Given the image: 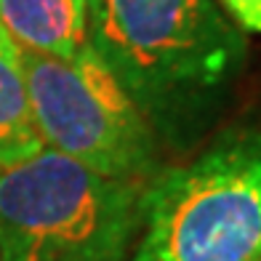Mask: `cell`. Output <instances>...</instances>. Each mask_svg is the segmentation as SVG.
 Masks as SVG:
<instances>
[{
	"instance_id": "6da1fadb",
	"label": "cell",
	"mask_w": 261,
	"mask_h": 261,
	"mask_svg": "<svg viewBox=\"0 0 261 261\" xmlns=\"http://www.w3.org/2000/svg\"><path fill=\"white\" fill-rule=\"evenodd\" d=\"M88 45L176 149L211 128L248 56L216 0H88Z\"/></svg>"
},
{
	"instance_id": "7a4b0ae2",
	"label": "cell",
	"mask_w": 261,
	"mask_h": 261,
	"mask_svg": "<svg viewBox=\"0 0 261 261\" xmlns=\"http://www.w3.org/2000/svg\"><path fill=\"white\" fill-rule=\"evenodd\" d=\"M141 192L43 147L0 168V261H128Z\"/></svg>"
},
{
	"instance_id": "3957f363",
	"label": "cell",
	"mask_w": 261,
	"mask_h": 261,
	"mask_svg": "<svg viewBox=\"0 0 261 261\" xmlns=\"http://www.w3.org/2000/svg\"><path fill=\"white\" fill-rule=\"evenodd\" d=\"M128 261H261V136L229 134L160 171Z\"/></svg>"
},
{
	"instance_id": "277c9868",
	"label": "cell",
	"mask_w": 261,
	"mask_h": 261,
	"mask_svg": "<svg viewBox=\"0 0 261 261\" xmlns=\"http://www.w3.org/2000/svg\"><path fill=\"white\" fill-rule=\"evenodd\" d=\"M16 67L45 147L139 187L160 173V139L88 43L75 59L16 45Z\"/></svg>"
},
{
	"instance_id": "5b68a950",
	"label": "cell",
	"mask_w": 261,
	"mask_h": 261,
	"mask_svg": "<svg viewBox=\"0 0 261 261\" xmlns=\"http://www.w3.org/2000/svg\"><path fill=\"white\" fill-rule=\"evenodd\" d=\"M0 30L19 48L75 59L88 43V0H0Z\"/></svg>"
},
{
	"instance_id": "8992f818",
	"label": "cell",
	"mask_w": 261,
	"mask_h": 261,
	"mask_svg": "<svg viewBox=\"0 0 261 261\" xmlns=\"http://www.w3.org/2000/svg\"><path fill=\"white\" fill-rule=\"evenodd\" d=\"M27 88L16 67V45L0 40V168L21 163L43 149Z\"/></svg>"
},
{
	"instance_id": "52a82bcc",
	"label": "cell",
	"mask_w": 261,
	"mask_h": 261,
	"mask_svg": "<svg viewBox=\"0 0 261 261\" xmlns=\"http://www.w3.org/2000/svg\"><path fill=\"white\" fill-rule=\"evenodd\" d=\"M227 8V16L237 21L240 30L261 35V0H219Z\"/></svg>"
},
{
	"instance_id": "ba28073f",
	"label": "cell",
	"mask_w": 261,
	"mask_h": 261,
	"mask_svg": "<svg viewBox=\"0 0 261 261\" xmlns=\"http://www.w3.org/2000/svg\"><path fill=\"white\" fill-rule=\"evenodd\" d=\"M3 38H8V35H6V32H3V30H0V40H3Z\"/></svg>"
}]
</instances>
